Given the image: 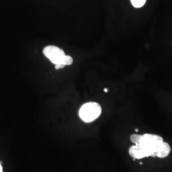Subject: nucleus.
<instances>
[{
  "instance_id": "1",
  "label": "nucleus",
  "mask_w": 172,
  "mask_h": 172,
  "mask_svg": "<svg viewBox=\"0 0 172 172\" xmlns=\"http://www.w3.org/2000/svg\"><path fill=\"white\" fill-rule=\"evenodd\" d=\"M43 53L52 63L60 65L63 68L65 66L72 65L73 59L72 56H67L59 47L54 45H48L43 49Z\"/></svg>"
},
{
  "instance_id": "2",
  "label": "nucleus",
  "mask_w": 172,
  "mask_h": 172,
  "mask_svg": "<svg viewBox=\"0 0 172 172\" xmlns=\"http://www.w3.org/2000/svg\"><path fill=\"white\" fill-rule=\"evenodd\" d=\"M163 142V138L161 136L154 134L146 133L141 136V139L138 146L143 150L147 157H156L157 152Z\"/></svg>"
},
{
  "instance_id": "3",
  "label": "nucleus",
  "mask_w": 172,
  "mask_h": 172,
  "mask_svg": "<svg viewBox=\"0 0 172 172\" xmlns=\"http://www.w3.org/2000/svg\"><path fill=\"white\" fill-rule=\"evenodd\" d=\"M102 109L99 103L96 102H88L80 107L79 117L84 122L92 123L98 118L102 114Z\"/></svg>"
},
{
  "instance_id": "4",
  "label": "nucleus",
  "mask_w": 172,
  "mask_h": 172,
  "mask_svg": "<svg viewBox=\"0 0 172 172\" xmlns=\"http://www.w3.org/2000/svg\"><path fill=\"white\" fill-rule=\"evenodd\" d=\"M129 154L134 159H140L147 157L146 153L138 145H134L130 147L129 149Z\"/></svg>"
},
{
  "instance_id": "5",
  "label": "nucleus",
  "mask_w": 172,
  "mask_h": 172,
  "mask_svg": "<svg viewBox=\"0 0 172 172\" xmlns=\"http://www.w3.org/2000/svg\"><path fill=\"white\" fill-rule=\"evenodd\" d=\"M171 152V147L169 143L164 141L162 146L158 150L156 157L159 158H164L167 157L170 154Z\"/></svg>"
},
{
  "instance_id": "6",
  "label": "nucleus",
  "mask_w": 172,
  "mask_h": 172,
  "mask_svg": "<svg viewBox=\"0 0 172 172\" xmlns=\"http://www.w3.org/2000/svg\"><path fill=\"white\" fill-rule=\"evenodd\" d=\"M141 136L142 135H140L138 134H133L130 136V140L135 145H139L141 139Z\"/></svg>"
},
{
  "instance_id": "7",
  "label": "nucleus",
  "mask_w": 172,
  "mask_h": 172,
  "mask_svg": "<svg viewBox=\"0 0 172 172\" xmlns=\"http://www.w3.org/2000/svg\"><path fill=\"white\" fill-rule=\"evenodd\" d=\"M133 6L135 8H141L145 5L146 0H131Z\"/></svg>"
},
{
  "instance_id": "8",
  "label": "nucleus",
  "mask_w": 172,
  "mask_h": 172,
  "mask_svg": "<svg viewBox=\"0 0 172 172\" xmlns=\"http://www.w3.org/2000/svg\"><path fill=\"white\" fill-rule=\"evenodd\" d=\"M3 171V167L1 166V163H0V171Z\"/></svg>"
},
{
  "instance_id": "9",
  "label": "nucleus",
  "mask_w": 172,
  "mask_h": 172,
  "mask_svg": "<svg viewBox=\"0 0 172 172\" xmlns=\"http://www.w3.org/2000/svg\"><path fill=\"white\" fill-rule=\"evenodd\" d=\"M108 91H109V90H108V89H104V92L105 93H108Z\"/></svg>"
},
{
  "instance_id": "10",
  "label": "nucleus",
  "mask_w": 172,
  "mask_h": 172,
  "mask_svg": "<svg viewBox=\"0 0 172 172\" xmlns=\"http://www.w3.org/2000/svg\"><path fill=\"white\" fill-rule=\"evenodd\" d=\"M135 131H136V132H138V131H139V130H138V129H135Z\"/></svg>"
},
{
  "instance_id": "11",
  "label": "nucleus",
  "mask_w": 172,
  "mask_h": 172,
  "mask_svg": "<svg viewBox=\"0 0 172 172\" xmlns=\"http://www.w3.org/2000/svg\"><path fill=\"white\" fill-rule=\"evenodd\" d=\"M0 172H3V171H0Z\"/></svg>"
}]
</instances>
